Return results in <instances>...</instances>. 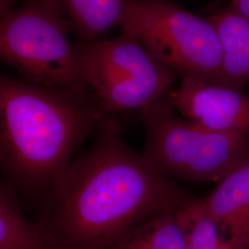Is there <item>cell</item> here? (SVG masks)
<instances>
[{"label":"cell","instance_id":"obj_1","mask_svg":"<svg viewBox=\"0 0 249 249\" xmlns=\"http://www.w3.org/2000/svg\"><path fill=\"white\" fill-rule=\"evenodd\" d=\"M43 197L38 222L58 249H110L138 223L195 198L130 149L110 116Z\"/></svg>","mask_w":249,"mask_h":249},{"label":"cell","instance_id":"obj_2","mask_svg":"<svg viewBox=\"0 0 249 249\" xmlns=\"http://www.w3.org/2000/svg\"><path fill=\"white\" fill-rule=\"evenodd\" d=\"M107 116L89 89L48 88L2 76V171L17 188L43 196Z\"/></svg>","mask_w":249,"mask_h":249},{"label":"cell","instance_id":"obj_3","mask_svg":"<svg viewBox=\"0 0 249 249\" xmlns=\"http://www.w3.org/2000/svg\"><path fill=\"white\" fill-rule=\"evenodd\" d=\"M177 112L172 89L142 110V156L158 174L192 183L219 182L249 159V134L211 129Z\"/></svg>","mask_w":249,"mask_h":249},{"label":"cell","instance_id":"obj_4","mask_svg":"<svg viewBox=\"0 0 249 249\" xmlns=\"http://www.w3.org/2000/svg\"><path fill=\"white\" fill-rule=\"evenodd\" d=\"M70 20L56 0H28L2 18L0 55L23 80L57 89H87Z\"/></svg>","mask_w":249,"mask_h":249},{"label":"cell","instance_id":"obj_5","mask_svg":"<svg viewBox=\"0 0 249 249\" xmlns=\"http://www.w3.org/2000/svg\"><path fill=\"white\" fill-rule=\"evenodd\" d=\"M121 28L182 78L219 84L222 46L208 18L169 0H132Z\"/></svg>","mask_w":249,"mask_h":249},{"label":"cell","instance_id":"obj_6","mask_svg":"<svg viewBox=\"0 0 249 249\" xmlns=\"http://www.w3.org/2000/svg\"><path fill=\"white\" fill-rule=\"evenodd\" d=\"M80 53L85 86L107 115L150 107L179 77L124 32L89 44Z\"/></svg>","mask_w":249,"mask_h":249},{"label":"cell","instance_id":"obj_7","mask_svg":"<svg viewBox=\"0 0 249 249\" xmlns=\"http://www.w3.org/2000/svg\"><path fill=\"white\" fill-rule=\"evenodd\" d=\"M173 98L178 113L208 128L249 135V95L243 90L182 78Z\"/></svg>","mask_w":249,"mask_h":249},{"label":"cell","instance_id":"obj_8","mask_svg":"<svg viewBox=\"0 0 249 249\" xmlns=\"http://www.w3.org/2000/svg\"><path fill=\"white\" fill-rule=\"evenodd\" d=\"M198 200L205 213L244 249H249V159Z\"/></svg>","mask_w":249,"mask_h":249},{"label":"cell","instance_id":"obj_9","mask_svg":"<svg viewBox=\"0 0 249 249\" xmlns=\"http://www.w3.org/2000/svg\"><path fill=\"white\" fill-rule=\"evenodd\" d=\"M207 18L216 28L222 46L223 65L218 85L243 90L249 84V18L229 9Z\"/></svg>","mask_w":249,"mask_h":249},{"label":"cell","instance_id":"obj_10","mask_svg":"<svg viewBox=\"0 0 249 249\" xmlns=\"http://www.w3.org/2000/svg\"><path fill=\"white\" fill-rule=\"evenodd\" d=\"M0 249H58L41 223L23 213L18 188L8 179L0 185Z\"/></svg>","mask_w":249,"mask_h":249},{"label":"cell","instance_id":"obj_11","mask_svg":"<svg viewBox=\"0 0 249 249\" xmlns=\"http://www.w3.org/2000/svg\"><path fill=\"white\" fill-rule=\"evenodd\" d=\"M79 36L90 41L122 26L132 0H56Z\"/></svg>","mask_w":249,"mask_h":249},{"label":"cell","instance_id":"obj_12","mask_svg":"<svg viewBox=\"0 0 249 249\" xmlns=\"http://www.w3.org/2000/svg\"><path fill=\"white\" fill-rule=\"evenodd\" d=\"M110 249H187V237L176 210L138 223Z\"/></svg>","mask_w":249,"mask_h":249},{"label":"cell","instance_id":"obj_13","mask_svg":"<svg viewBox=\"0 0 249 249\" xmlns=\"http://www.w3.org/2000/svg\"><path fill=\"white\" fill-rule=\"evenodd\" d=\"M187 237V249H245L202 210L198 198L177 210Z\"/></svg>","mask_w":249,"mask_h":249},{"label":"cell","instance_id":"obj_14","mask_svg":"<svg viewBox=\"0 0 249 249\" xmlns=\"http://www.w3.org/2000/svg\"><path fill=\"white\" fill-rule=\"evenodd\" d=\"M228 9L240 16L249 18V0H231Z\"/></svg>","mask_w":249,"mask_h":249},{"label":"cell","instance_id":"obj_15","mask_svg":"<svg viewBox=\"0 0 249 249\" xmlns=\"http://www.w3.org/2000/svg\"><path fill=\"white\" fill-rule=\"evenodd\" d=\"M17 0H0V12L1 18L8 15L13 10V6Z\"/></svg>","mask_w":249,"mask_h":249}]
</instances>
